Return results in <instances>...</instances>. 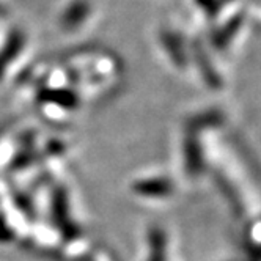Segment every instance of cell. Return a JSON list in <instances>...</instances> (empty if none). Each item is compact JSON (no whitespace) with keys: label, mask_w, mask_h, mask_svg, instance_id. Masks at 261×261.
<instances>
[{"label":"cell","mask_w":261,"mask_h":261,"mask_svg":"<svg viewBox=\"0 0 261 261\" xmlns=\"http://www.w3.org/2000/svg\"><path fill=\"white\" fill-rule=\"evenodd\" d=\"M90 14V5L85 2V0H77L74 2L63 14L62 17V25L66 30H74L76 27H79Z\"/></svg>","instance_id":"obj_1"},{"label":"cell","mask_w":261,"mask_h":261,"mask_svg":"<svg viewBox=\"0 0 261 261\" xmlns=\"http://www.w3.org/2000/svg\"><path fill=\"white\" fill-rule=\"evenodd\" d=\"M184 150H186V165H188V170L192 173H197L201 169V146L197 139L195 130H191L188 139L184 142Z\"/></svg>","instance_id":"obj_2"},{"label":"cell","mask_w":261,"mask_h":261,"mask_svg":"<svg viewBox=\"0 0 261 261\" xmlns=\"http://www.w3.org/2000/svg\"><path fill=\"white\" fill-rule=\"evenodd\" d=\"M22 46H24V35L21 32L11 33L8 43L4 46L2 52H0V77L4 76L5 68L11 63V60L21 52Z\"/></svg>","instance_id":"obj_3"},{"label":"cell","mask_w":261,"mask_h":261,"mask_svg":"<svg viewBox=\"0 0 261 261\" xmlns=\"http://www.w3.org/2000/svg\"><path fill=\"white\" fill-rule=\"evenodd\" d=\"M241 22H242V16H234L230 22H227L225 27H222L220 30H217L213 36V43L214 46L219 49V50H223V47H227L228 43L231 41V38L234 36V33L239 30L241 27Z\"/></svg>","instance_id":"obj_4"},{"label":"cell","mask_w":261,"mask_h":261,"mask_svg":"<svg viewBox=\"0 0 261 261\" xmlns=\"http://www.w3.org/2000/svg\"><path fill=\"white\" fill-rule=\"evenodd\" d=\"M162 43H164V47L167 49V52L170 54V57L175 60V63L178 66H186V55L181 49V41L178 36L173 33H165L162 36Z\"/></svg>","instance_id":"obj_5"},{"label":"cell","mask_w":261,"mask_h":261,"mask_svg":"<svg viewBox=\"0 0 261 261\" xmlns=\"http://www.w3.org/2000/svg\"><path fill=\"white\" fill-rule=\"evenodd\" d=\"M136 189L146 195H164L170 191V186L164 179H150V181H142L136 186Z\"/></svg>","instance_id":"obj_6"},{"label":"cell","mask_w":261,"mask_h":261,"mask_svg":"<svg viewBox=\"0 0 261 261\" xmlns=\"http://www.w3.org/2000/svg\"><path fill=\"white\" fill-rule=\"evenodd\" d=\"M228 2L230 0H197V4L204 10V13H206L210 17L216 16L219 13V10Z\"/></svg>","instance_id":"obj_7"}]
</instances>
